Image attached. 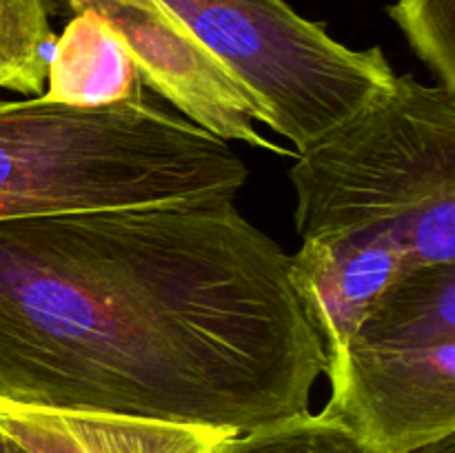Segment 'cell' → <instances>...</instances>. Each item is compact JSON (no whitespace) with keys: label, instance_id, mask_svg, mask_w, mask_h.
Instances as JSON below:
<instances>
[{"label":"cell","instance_id":"obj_10","mask_svg":"<svg viewBox=\"0 0 455 453\" xmlns=\"http://www.w3.org/2000/svg\"><path fill=\"white\" fill-rule=\"evenodd\" d=\"M52 0H0V89L36 98L44 91L58 34Z\"/></svg>","mask_w":455,"mask_h":453},{"label":"cell","instance_id":"obj_3","mask_svg":"<svg viewBox=\"0 0 455 453\" xmlns=\"http://www.w3.org/2000/svg\"><path fill=\"white\" fill-rule=\"evenodd\" d=\"M289 169L300 240H358L411 269L455 262V91L395 76Z\"/></svg>","mask_w":455,"mask_h":453},{"label":"cell","instance_id":"obj_8","mask_svg":"<svg viewBox=\"0 0 455 453\" xmlns=\"http://www.w3.org/2000/svg\"><path fill=\"white\" fill-rule=\"evenodd\" d=\"M0 433L29 453H222L238 431L0 398Z\"/></svg>","mask_w":455,"mask_h":453},{"label":"cell","instance_id":"obj_2","mask_svg":"<svg viewBox=\"0 0 455 453\" xmlns=\"http://www.w3.org/2000/svg\"><path fill=\"white\" fill-rule=\"evenodd\" d=\"M231 142L147 98L76 109L0 98V220L235 200Z\"/></svg>","mask_w":455,"mask_h":453},{"label":"cell","instance_id":"obj_6","mask_svg":"<svg viewBox=\"0 0 455 453\" xmlns=\"http://www.w3.org/2000/svg\"><path fill=\"white\" fill-rule=\"evenodd\" d=\"M56 13L93 12L132 53L142 84L172 102L182 118L227 142L280 155L296 151L260 133L262 114L247 91L196 43L158 0H52Z\"/></svg>","mask_w":455,"mask_h":453},{"label":"cell","instance_id":"obj_14","mask_svg":"<svg viewBox=\"0 0 455 453\" xmlns=\"http://www.w3.org/2000/svg\"><path fill=\"white\" fill-rule=\"evenodd\" d=\"M3 453H29V451H25V449H22L20 444H16V442H13V440L4 438V447H3Z\"/></svg>","mask_w":455,"mask_h":453},{"label":"cell","instance_id":"obj_12","mask_svg":"<svg viewBox=\"0 0 455 453\" xmlns=\"http://www.w3.org/2000/svg\"><path fill=\"white\" fill-rule=\"evenodd\" d=\"M387 12L438 83L455 91V0H395Z\"/></svg>","mask_w":455,"mask_h":453},{"label":"cell","instance_id":"obj_15","mask_svg":"<svg viewBox=\"0 0 455 453\" xmlns=\"http://www.w3.org/2000/svg\"><path fill=\"white\" fill-rule=\"evenodd\" d=\"M3 447H4V435L0 433V453H3Z\"/></svg>","mask_w":455,"mask_h":453},{"label":"cell","instance_id":"obj_9","mask_svg":"<svg viewBox=\"0 0 455 453\" xmlns=\"http://www.w3.org/2000/svg\"><path fill=\"white\" fill-rule=\"evenodd\" d=\"M40 100L76 109H100L142 100V84L120 36L93 12L69 16L53 44L47 89Z\"/></svg>","mask_w":455,"mask_h":453},{"label":"cell","instance_id":"obj_1","mask_svg":"<svg viewBox=\"0 0 455 453\" xmlns=\"http://www.w3.org/2000/svg\"><path fill=\"white\" fill-rule=\"evenodd\" d=\"M324 367L234 200L0 220V398L243 433L309 411Z\"/></svg>","mask_w":455,"mask_h":453},{"label":"cell","instance_id":"obj_11","mask_svg":"<svg viewBox=\"0 0 455 453\" xmlns=\"http://www.w3.org/2000/svg\"><path fill=\"white\" fill-rule=\"evenodd\" d=\"M222 453H369L354 433L327 413L305 411L300 416L269 422L235 433Z\"/></svg>","mask_w":455,"mask_h":453},{"label":"cell","instance_id":"obj_4","mask_svg":"<svg viewBox=\"0 0 455 453\" xmlns=\"http://www.w3.org/2000/svg\"><path fill=\"white\" fill-rule=\"evenodd\" d=\"M323 413L369 453H407L455 433V262L407 271L327 369Z\"/></svg>","mask_w":455,"mask_h":453},{"label":"cell","instance_id":"obj_7","mask_svg":"<svg viewBox=\"0 0 455 453\" xmlns=\"http://www.w3.org/2000/svg\"><path fill=\"white\" fill-rule=\"evenodd\" d=\"M407 271L403 253L358 240H302L291 256L298 298L323 340L327 371L382 293Z\"/></svg>","mask_w":455,"mask_h":453},{"label":"cell","instance_id":"obj_5","mask_svg":"<svg viewBox=\"0 0 455 453\" xmlns=\"http://www.w3.org/2000/svg\"><path fill=\"white\" fill-rule=\"evenodd\" d=\"M302 151L389 87L380 47L351 49L284 0H158Z\"/></svg>","mask_w":455,"mask_h":453},{"label":"cell","instance_id":"obj_13","mask_svg":"<svg viewBox=\"0 0 455 453\" xmlns=\"http://www.w3.org/2000/svg\"><path fill=\"white\" fill-rule=\"evenodd\" d=\"M407 453H455V433L447 435L443 440H435V442L425 444V447H418L413 451Z\"/></svg>","mask_w":455,"mask_h":453}]
</instances>
